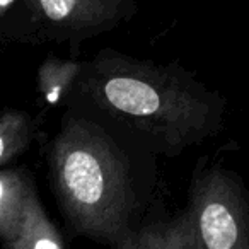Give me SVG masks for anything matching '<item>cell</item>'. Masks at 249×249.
<instances>
[{
  "instance_id": "cell-1",
  "label": "cell",
  "mask_w": 249,
  "mask_h": 249,
  "mask_svg": "<svg viewBox=\"0 0 249 249\" xmlns=\"http://www.w3.org/2000/svg\"><path fill=\"white\" fill-rule=\"evenodd\" d=\"M50 173L63 213L77 232L128 246L135 205L130 167L97 124L86 120L63 124L50 154Z\"/></svg>"
},
{
  "instance_id": "cell-2",
  "label": "cell",
  "mask_w": 249,
  "mask_h": 249,
  "mask_svg": "<svg viewBox=\"0 0 249 249\" xmlns=\"http://www.w3.org/2000/svg\"><path fill=\"white\" fill-rule=\"evenodd\" d=\"M86 92L104 113L169 149L198 140L208 124L201 97L149 63L101 58L87 73Z\"/></svg>"
},
{
  "instance_id": "cell-3",
  "label": "cell",
  "mask_w": 249,
  "mask_h": 249,
  "mask_svg": "<svg viewBox=\"0 0 249 249\" xmlns=\"http://www.w3.org/2000/svg\"><path fill=\"white\" fill-rule=\"evenodd\" d=\"M186 224L198 248H249L246 200L222 171H210L196 183Z\"/></svg>"
},
{
  "instance_id": "cell-4",
  "label": "cell",
  "mask_w": 249,
  "mask_h": 249,
  "mask_svg": "<svg viewBox=\"0 0 249 249\" xmlns=\"http://www.w3.org/2000/svg\"><path fill=\"white\" fill-rule=\"evenodd\" d=\"M120 0H38L39 9L50 22L65 28H94L97 21H107Z\"/></svg>"
},
{
  "instance_id": "cell-5",
  "label": "cell",
  "mask_w": 249,
  "mask_h": 249,
  "mask_svg": "<svg viewBox=\"0 0 249 249\" xmlns=\"http://www.w3.org/2000/svg\"><path fill=\"white\" fill-rule=\"evenodd\" d=\"M11 248L14 249H62L63 241L48 220L35 191L29 190L19 222V232Z\"/></svg>"
},
{
  "instance_id": "cell-6",
  "label": "cell",
  "mask_w": 249,
  "mask_h": 249,
  "mask_svg": "<svg viewBox=\"0 0 249 249\" xmlns=\"http://www.w3.org/2000/svg\"><path fill=\"white\" fill-rule=\"evenodd\" d=\"M29 190V183L16 171L5 169L0 176V232L9 248L18 237L21 213Z\"/></svg>"
},
{
  "instance_id": "cell-7",
  "label": "cell",
  "mask_w": 249,
  "mask_h": 249,
  "mask_svg": "<svg viewBox=\"0 0 249 249\" xmlns=\"http://www.w3.org/2000/svg\"><path fill=\"white\" fill-rule=\"evenodd\" d=\"M0 160L7 164L29 143V121L21 113H5L0 123Z\"/></svg>"
},
{
  "instance_id": "cell-8",
  "label": "cell",
  "mask_w": 249,
  "mask_h": 249,
  "mask_svg": "<svg viewBox=\"0 0 249 249\" xmlns=\"http://www.w3.org/2000/svg\"><path fill=\"white\" fill-rule=\"evenodd\" d=\"M11 2H12V0H0V4H2V9L5 11V9H7L9 5H11Z\"/></svg>"
}]
</instances>
